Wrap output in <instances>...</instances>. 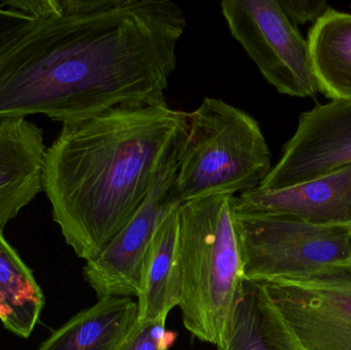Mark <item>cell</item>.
Wrapping results in <instances>:
<instances>
[{
	"label": "cell",
	"instance_id": "ffe728a7",
	"mask_svg": "<svg viewBox=\"0 0 351 350\" xmlns=\"http://www.w3.org/2000/svg\"><path fill=\"white\" fill-rule=\"evenodd\" d=\"M350 242H351V229H350Z\"/></svg>",
	"mask_w": 351,
	"mask_h": 350
},
{
	"label": "cell",
	"instance_id": "9c48e42d",
	"mask_svg": "<svg viewBox=\"0 0 351 350\" xmlns=\"http://www.w3.org/2000/svg\"><path fill=\"white\" fill-rule=\"evenodd\" d=\"M351 164V100L330 101L303 112L282 158L258 188L308 182Z\"/></svg>",
	"mask_w": 351,
	"mask_h": 350
},
{
	"label": "cell",
	"instance_id": "d6986e66",
	"mask_svg": "<svg viewBox=\"0 0 351 350\" xmlns=\"http://www.w3.org/2000/svg\"><path fill=\"white\" fill-rule=\"evenodd\" d=\"M282 12L293 25H305L317 22L330 10L327 1H308V0H278Z\"/></svg>",
	"mask_w": 351,
	"mask_h": 350
},
{
	"label": "cell",
	"instance_id": "3957f363",
	"mask_svg": "<svg viewBox=\"0 0 351 350\" xmlns=\"http://www.w3.org/2000/svg\"><path fill=\"white\" fill-rule=\"evenodd\" d=\"M233 203L234 195H219L178 207L183 324L217 349L228 341L245 281Z\"/></svg>",
	"mask_w": 351,
	"mask_h": 350
},
{
	"label": "cell",
	"instance_id": "5b68a950",
	"mask_svg": "<svg viewBox=\"0 0 351 350\" xmlns=\"http://www.w3.org/2000/svg\"><path fill=\"white\" fill-rule=\"evenodd\" d=\"M234 223L247 281H306L351 271L348 228L235 210Z\"/></svg>",
	"mask_w": 351,
	"mask_h": 350
},
{
	"label": "cell",
	"instance_id": "5bb4252c",
	"mask_svg": "<svg viewBox=\"0 0 351 350\" xmlns=\"http://www.w3.org/2000/svg\"><path fill=\"white\" fill-rule=\"evenodd\" d=\"M307 43L319 92L331 101L351 100V14L330 8Z\"/></svg>",
	"mask_w": 351,
	"mask_h": 350
},
{
	"label": "cell",
	"instance_id": "4fadbf2b",
	"mask_svg": "<svg viewBox=\"0 0 351 350\" xmlns=\"http://www.w3.org/2000/svg\"><path fill=\"white\" fill-rule=\"evenodd\" d=\"M139 322L131 297H107L70 318L38 350H119Z\"/></svg>",
	"mask_w": 351,
	"mask_h": 350
},
{
	"label": "cell",
	"instance_id": "277c9868",
	"mask_svg": "<svg viewBox=\"0 0 351 350\" xmlns=\"http://www.w3.org/2000/svg\"><path fill=\"white\" fill-rule=\"evenodd\" d=\"M175 181L180 203L258 188L271 171V153L258 121L220 99L188 113Z\"/></svg>",
	"mask_w": 351,
	"mask_h": 350
},
{
	"label": "cell",
	"instance_id": "2e32d148",
	"mask_svg": "<svg viewBox=\"0 0 351 350\" xmlns=\"http://www.w3.org/2000/svg\"><path fill=\"white\" fill-rule=\"evenodd\" d=\"M45 296L32 271L0 232V322L28 338L40 318Z\"/></svg>",
	"mask_w": 351,
	"mask_h": 350
},
{
	"label": "cell",
	"instance_id": "7c38bea8",
	"mask_svg": "<svg viewBox=\"0 0 351 350\" xmlns=\"http://www.w3.org/2000/svg\"><path fill=\"white\" fill-rule=\"evenodd\" d=\"M178 207L160 222L144 256L137 296L141 322L167 323L169 314L181 302Z\"/></svg>",
	"mask_w": 351,
	"mask_h": 350
},
{
	"label": "cell",
	"instance_id": "30bf717a",
	"mask_svg": "<svg viewBox=\"0 0 351 350\" xmlns=\"http://www.w3.org/2000/svg\"><path fill=\"white\" fill-rule=\"evenodd\" d=\"M241 213L287 216L313 225L351 229V164L286 188H256L234 197Z\"/></svg>",
	"mask_w": 351,
	"mask_h": 350
},
{
	"label": "cell",
	"instance_id": "52a82bcc",
	"mask_svg": "<svg viewBox=\"0 0 351 350\" xmlns=\"http://www.w3.org/2000/svg\"><path fill=\"white\" fill-rule=\"evenodd\" d=\"M262 285L299 350H351V271Z\"/></svg>",
	"mask_w": 351,
	"mask_h": 350
},
{
	"label": "cell",
	"instance_id": "7a4b0ae2",
	"mask_svg": "<svg viewBox=\"0 0 351 350\" xmlns=\"http://www.w3.org/2000/svg\"><path fill=\"white\" fill-rule=\"evenodd\" d=\"M188 113L164 104L123 107L64 123L47 148L43 191L66 244L96 259L178 158Z\"/></svg>",
	"mask_w": 351,
	"mask_h": 350
},
{
	"label": "cell",
	"instance_id": "ac0fdd59",
	"mask_svg": "<svg viewBox=\"0 0 351 350\" xmlns=\"http://www.w3.org/2000/svg\"><path fill=\"white\" fill-rule=\"evenodd\" d=\"M37 18L0 5V57L36 24Z\"/></svg>",
	"mask_w": 351,
	"mask_h": 350
},
{
	"label": "cell",
	"instance_id": "8fae6325",
	"mask_svg": "<svg viewBox=\"0 0 351 350\" xmlns=\"http://www.w3.org/2000/svg\"><path fill=\"white\" fill-rule=\"evenodd\" d=\"M45 153L38 125L0 119V232L43 190Z\"/></svg>",
	"mask_w": 351,
	"mask_h": 350
},
{
	"label": "cell",
	"instance_id": "8992f818",
	"mask_svg": "<svg viewBox=\"0 0 351 350\" xmlns=\"http://www.w3.org/2000/svg\"><path fill=\"white\" fill-rule=\"evenodd\" d=\"M221 12L231 35L278 92L308 98L319 92L308 43L278 0H225Z\"/></svg>",
	"mask_w": 351,
	"mask_h": 350
},
{
	"label": "cell",
	"instance_id": "ba28073f",
	"mask_svg": "<svg viewBox=\"0 0 351 350\" xmlns=\"http://www.w3.org/2000/svg\"><path fill=\"white\" fill-rule=\"evenodd\" d=\"M178 166L179 155L160 175L131 221L96 259L86 262L84 279L98 299L137 297L142 264L152 236L164 218L181 205L175 189Z\"/></svg>",
	"mask_w": 351,
	"mask_h": 350
},
{
	"label": "cell",
	"instance_id": "9a60e30c",
	"mask_svg": "<svg viewBox=\"0 0 351 350\" xmlns=\"http://www.w3.org/2000/svg\"><path fill=\"white\" fill-rule=\"evenodd\" d=\"M217 350H299L265 288L243 282L225 347Z\"/></svg>",
	"mask_w": 351,
	"mask_h": 350
},
{
	"label": "cell",
	"instance_id": "e0dca14e",
	"mask_svg": "<svg viewBox=\"0 0 351 350\" xmlns=\"http://www.w3.org/2000/svg\"><path fill=\"white\" fill-rule=\"evenodd\" d=\"M177 336L166 323L139 321L119 350H170Z\"/></svg>",
	"mask_w": 351,
	"mask_h": 350
},
{
	"label": "cell",
	"instance_id": "6da1fadb",
	"mask_svg": "<svg viewBox=\"0 0 351 350\" xmlns=\"http://www.w3.org/2000/svg\"><path fill=\"white\" fill-rule=\"evenodd\" d=\"M36 24L0 57V119L62 125L167 103L185 32L171 0H23Z\"/></svg>",
	"mask_w": 351,
	"mask_h": 350
}]
</instances>
